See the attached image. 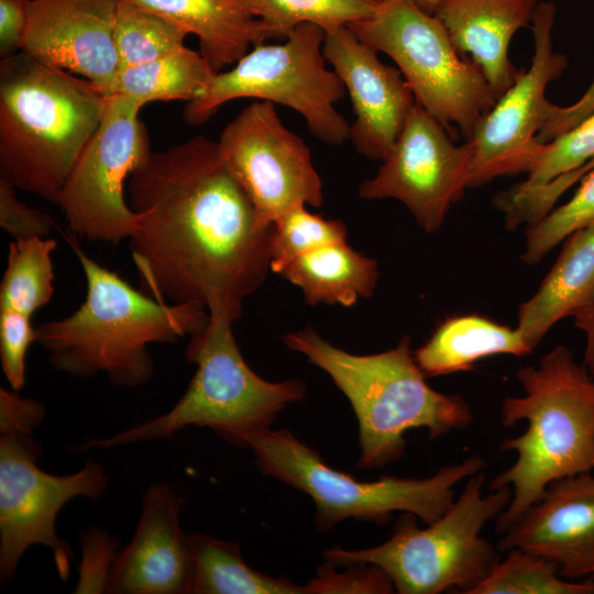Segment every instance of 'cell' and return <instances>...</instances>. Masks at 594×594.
<instances>
[{"instance_id":"obj_5","label":"cell","mask_w":594,"mask_h":594,"mask_svg":"<svg viewBox=\"0 0 594 594\" xmlns=\"http://www.w3.org/2000/svg\"><path fill=\"white\" fill-rule=\"evenodd\" d=\"M107 96L90 81L22 52L0 67V174L15 188L58 204L97 130Z\"/></svg>"},{"instance_id":"obj_7","label":"cell","mask_w":594,"mask_h":594,"mask_svg":"<svg viewBox=\"0 0 594 594\" xmlns=\"http://www.w3.org/2000/svg\"><path fill=\"white\" fill-rule=\"evenodd\" d=\"M44 416L38 400L0 387L1 584L15 578L21 558L34 544L53 551L58 575L67 580L73 552L56 534L57 514L75 497L97 502L108 487L103 466L94 460L69 475H54L37 466L42 447L34 430Z\"/></svg>"},{"instance_id":"obj_9","label":"cell","mask_w":594,"mask_h":594,"mask_svg":"<svg viewBox=\"0 0 594 594\" xmlns=\"http://www.w3.org/2000/svg\"><path fill=\"white\" fill-rule=\"evenodd\" d=\"M237 446L253 451L261 473L311 497L320 531L349 518L385 525L395 512L410 513L425 525L431 524L455 499L454 486L485 468L484 459L473 455L426 479L382 475L374 482H361L328 465L289 430L267 427L250 431Z\"/></svg>"},{"instance_id":"obj_3","label":"cell","mask_w":594,"mask_h":594,"mask_svg":"<svg viewBox=\"0 0 594 594\" xmlns=\"http://www.w3.org/2000/svg\"><path fill=\"white\" fill-rule=\"evenodd\" d=\"M525 394L507 397L501 424H528L525 432L506 439L502 451L516 460L490 483V491L512 488V499L496 517V531L505 532L547 486L560 479L594 471V378L563 344L549 351L538 366L517 372Z\"/></svg>"},{"instance_id":"obj_28","label":"cell","mask_w":594,"mask_h":594,"mask_svg":"<svg viewBox=\"0 0 594 594\" xmlns=\"http://www.w3.org/2000/svg\"><path fill=\"white\" fill-rule=\"evenodd\" d=\"M260 20L264 42L286 40L299 25L311 23L324 32L371 16L377 0H249Z\"/></svg>"},{"instance_id":"obj_37","label":"cell","mask_w":594,"mask_h":594,"mask_svg":"<svg viewBox=\"0 0 594 594\" xmlns=\"http://www.w3.org/2000/svg\"><path fill=\"white\" fill-rule=\"evenodd\" d=\"M594 112V78L583 96L570 106L560 107L550 102L544 123L537 141L544 144L571 130Z\"/></svg>"},{"instance_id":"obj_15","label":"cell","mask_w":594,"mask_h":594,"mask_svg":"<svg viewBox=\"0 0 594 594\" xmlns=\"http://www.w3.org/2000/svg\"><path fill=\"white\" fill-rule=\"evenodd\" d=\"M376 175L359 185L365 200L395 199L418 226L438 231L470 183L472 148L453 143L447 129L416 102Z\"/></svg>"},{"instance_id":"obj_18","label":"cell","mask_w":594,"mask_h":594,"mask_svg":"<svg viewBox=\"0 0 594 594\" xmlns=\"http://www.w3.org/2000/svg\"><path fill=\"white\" fill-rule=\"evenodd\" d=\"M183 499L166 483H152L131 541L116 558L106 593L190 594L195 556L179 521Z\"/></svg>"},{"instance_id":"obj_20","label":"cell","mask_w":594,"mask_h":594,"mask_svg":"<svg viewBox=\"0 0 594 594\" xmlns=\"http://www.w3.org/2000/svg\"><path fill=\"white\" fill-rule=\"evenodd\" d=\"M540 0H441L433 14L460 53L481 69L498 98L522 69L509 59L514 35L531 23Z\"/></svg>"},{"instance_id":"obj_32","label":"cell","mask_w":594,"mask_h":594,"mask_svg":"<svg viewBox=\"0 0 594 594\" xmlns=\"http://www.w3.org/2000/svg\"><path fill=\"white\" fill-rule=\"evenodd\" d=\"M594 223V168L582 180L574 196L529 224L522 260L538 263L550 250L571 234Z\"/></svg>"},{"instance_id":"obj_14","label":"cell","mask_w":594,"mask_h":594,"mask_svg":"<svg viewBox=\"0 0 594 594\" xmlns=\"http://www.w3.org/2000/svg\"><path fill=\"white\" fill-rule=\"evenodd\" d=\"M556 15L553 2L539 1L531 21L529 68L521 70L466 140L472 148L469 188L501 176L528 174L540 156L544 144L538 143L537 135L550 105L546 90L568 65L566 57L553 50Z\"/></svg>"},{"instance_id":"obj_24","label":"cell","mask_w":594,"mask_h":594,"mask_svg":"<svg viewBox=\"0 0 594 594\" xmlns=\"http://www.w3.org/2000/svg\"><path fill=\"white\" fill-rule=\"evenodd\" d=\"M297 286L310 306H353L371 298L378 279L377 261L353 250L348 242L321 246L302 254L279 273Z\"/></svg>"},{"instance_id":"obj_10","label":"cell","mask_w":594,"mask_h":594,"mask_svg":"<svg viewBox=\"0 0 594 594\" xmlns=\"http://www.w3.org/2000/svg\"><path fill=\"white\" fill-rule=\"evenodd\" d=\"M348 28L391 57L415 100L452 136L469 140L498 99L477 65L452 43L440 20L414 0H382Z\"/></svg>"},{"instance_id":"obj_40","label":"cell","mask_w":594,"mask_h":594,"mask_svg":"<svg viewBox=\"0 0 594 594\" xmlns=\"http://www.w3.org/2000/svg\"><path fill=\"white\" fill-rule=\"evenodd\" d=\"M424 11L433 14L441 0H414Z\"/></svg>"},{"instance_id":"obj_2","label":"cell","mask_w":594,"mask_h":594,"mask_svg":"<svg viewBox=\"0 0 594 594\" xmlns=\"http://www.w3.org/2000/svg\"><path fill=\"white\" fill-rule=\"evenodd\" d=\"M65 239L81 266L87 290L73 314L35 327L36 342L56 371L76 378L105 373L116 387L136 388L155 370L150 344L174 343L207 326L206 308L146 296L89 256L76 235Z\"/></svg>"},{"instance_id":"obj_23","label":"cell","mask_w":594,"mask_h":594,"mask_svg":"<svg viewBox=\"0 0 594 594\" xmlns=\"http://www.w3.org/2000/svg\"><path fill=\"white\" fill-rule=\"evenodd\" d=\"M532 352L521 332L477 315L451 317L429 340L414 351L416 363L426 377L471 370L487 356Z\"/></svg>"},{"instance_id":"obj_13","label":"cell","mask_w":594,"mask_h":594,"mask_svg":"<svg viewBox=\"0 0 594 594\" xmlns=\"http://www.w3.org/2000/svg\"><path fill=\"white\" fill-rule=\"evenodd\" d=\"M221 156L248 194L261 229L297 205L320 207L323 185L300 136L282 122L275 103L255 100L222 130Z\"/></svg>"},{"instance_id":"obj_19","label":"cell","mask_w":594,"mask_h":594,"mask_svg":"<svg viewBox=\"0 0 594 594\" xmlns=\"http://www.w3.org/2000/svg\"><path fill=\"white\" fill-rule=\"evenodd\" d=\"M502 535L497 548L503 552L540 556L568 580L594 578V471L550 483Z\"/></svg>"},{"instance_id":"obj_31","label":"cell","mask_w":594,"mask_h":594,"mask_svg":"<svg viewBox=\"0 0 594 594\" xmlns=\"http://www.w3.org/2000/svg\"><path fill=\"white\" fill-rule=\"evenodd\" d=\"M271 271L279 274L296 257L321 246L346 242L348 230L339 219H326L297 205L274 223Z\"/></svg>"},{"instance_id":"obj_39","label":"cell","mask_w":594,"mask_h":594,"mask_svg":"<svg viewBox=\"0 0 594 594\" xmlns=\"http://www.w3.org/2000/svg\"><path fill=\"white\" fill-rule=\"evenodd\" d=\"M574 322L585 336L584 366L594 378V297L574 315Z\"/></svg>"},{"instance_id":"obj_11","label":"cell","mask_w":594,"mask_h":594,"mask_svg":"<svg viewBox=\"0 0 594 594\" xmlns=\"http://www.w3.org/2000/svg\"><path fill=\"white\" fill-rule=\"evenodd\" d=\"M326 32L305 23L278 44H258L234 66L216 73L207 88L187 102L184 119L197 125L218 109L239 98H252L288 107L305 119L311 134L338 146L350 138V124L336 105L346 94L323 55Z\"/></svg>"},{"instance_id":"obj_29","label":"cell","mask_w":594,"mask_h":594,"mask_svg":"<svg viewBox=\"0 0 594 594\" xmlns=\"http://www.w3.org/2000/svg\"><path fill=\"white\" fill-rule=\"evenodd\" d=\"M470 594H594V578L568 580L556 563L512 549Z\"/></svg>"},{"instance_id":"obj_38","label":"cell","mask_w":594,"mask_h":594,"mask_svg":"<svg viewBox=\"0 0 594 594\" xmlns=\"http://www.w3.org/2000/svg\"><path fill=\"white\" fill-rule=\"evenodd\" d=\"M30 0H0V54L2 58L22 50Z\"/></svg>"},{"instance_id":"obj_16","label":"cell","mask_w":594,"mask_h":594,"mask_svg":"<svg viewBox=\"0 0 594 594\" xmlns=\"http://www.w3.org/2000/svg\"><path fill=\"white\" fill-rule=\"evenodd\" d=\"M119 0H30L22 52L114 95L121 63L114 42Z\"/></svg>"},{"instance_id":"obj_12","label":"cell","mask_w":594,"mask_h":594,"mask_svg":"<svg viewBox=\"0 0 594 594\" xmlns=\"http://www.w3.org/2000/svg\"><path fill=\"white\" fill-rule=\"evenodd\" d=\"M141 108L120 94L107 97L101 121L63 186L57 205L77 238L118 244L136 228L124 183L152 152Z\"/></svg>"},{"instance_id":"obj_22","label":"cell","mask_w":594,"mask_h":594,"mask_svg":"<svg viewBox=\"0 0 594 594\" xmlns=\"http://www.w3.org/2000/svg\"><path fill=\"white\" fill-rule=\"evenodd\" d=\"M594 297V223L564 240L554 265L536 294L520 305L517 329L534 350L559 320Z\"/></svg>"},{"instance_id":"obj_41","label":"cell","mask_w":594,"mask_h":594,"mask_svg":"<svg viewBox=\"0 0 594 594\" xmlns=\"http://www.w3.org/2000/svg\"><path fill=\"white\" fill-rule=\"evenodd\" d=\"M591 162L594 164V158Z\"/></svg>"},{"instance_id":"obj_34","label":"cell","mask_w":594,"mask_h":594,"mask_svg":"<svg viewBox=\"0 0 594 594\" xmlns=\"http://www.w3.org/2000/svg\"><path fill=\"white\" fill-rule=\"evenodd\" d=\"M81 562L76 594L106 593L119 541L103 529L91 526L79 536Z\"/></svg>"},{"instance_id":"obj_27","label":"cell","mask_w":594,"mask_h":594,"mask_svg":"<svg viewBox=\"0 0 594 594\" xmlns=\"http://www.w3.org/2000/svg\"><path fill=\"white\" fill-rule=\"evenodd\" d=\"M56 246L50 237L10 242L0 283V309L32 317L51 301L55 277L52 256Z\"/></svg>"},{"instance_id":"obj_36","label":"cell","mask_w":594,"mask_h":594,"mask_svg":"<svg viewBox=\"0 0 594 594\" xmlns=\"http://www.w3.org/2000/svg\"><path fill=\"white\" fill-rule=\"evenodd\" d=\"M0 227L13 240L48 238L54 222L46 212L22 202L15 187L0 177Z\"/></svg>"},{"instance_id":"obj_8","label":"cell","mask_w":594,"mask_h":594,"mask_svg":"<svg viewBox=\"0 0 594 594\" xmlns=\"http://www.w3.org/2000/svg\"><path fill=\"white\" fill-rule=\"evenodd\" d=\"M232 326L224 317L209 316L207 326L190 336L186 359L197 371L169 411L109 438L87 440L77 449L167 439L188 426L210 428L237 446L241 436L270 427L287 405L304 399L307 389L302 382H270L248 365Z\"/></svg>"},{"instance_id":"obj_17","label":"cell","mask_w":594,"mask_h":594,"mask_svg":"<svg viewBox=\"0 0 594 594\" xmlns=\"http://www.w3.org/2000/svg\"><path fill=\"white\" fill-rule=\"evenodd\" d=\"M322 51L352 102L349 140L362 156L383 161L416 105L413 91L348 26L326 32Z\"/></svg>"},{"instance_id":"obj_21","label":"cell","mask_w":594,"mask_h":594,"mask_svg":"<svg viewBox=\"0 0 594 594\" xmlns=\"http://www.w3.org/2000/svg\"><path fill=\"white\" fill-rule=\"evenodd\" d=\"M198 37L215 73L238 62L250 46L264 43L249 0H125Z\"/></svg>"},{"instance_id":"obj_25","label":"cell","mask_w":594,"mask_h":594,"mask_svg":"<svg viewBox=\"0 0 594 594\" xmlns=\"http://www.w3.org/2000/svg\"><path fill=\"white\" fill-rule=\"evenodd\" d=\"M195 573L190 594H309L310 585L252 569L237 542L190 534Z\"/></svg>"},{"instance_id":"obj_42","label":"cell","mask_w":594,"mask_h":594,"mask_svg":"<svg viewBox=\"0 0 594 594\" xmlns=\"http://www.w3.org/2000/svg\"><path fill=\"white\" fill-rule=\"evenodd\" d=\"M377 1H382V0H377Z\"/></svg>"},{"instance_id":"obj_35","label":"cell","mask_w":594,"mask_h":594,"mask_svg":"<svg viewBox=\"0 0 594 594\" xmlns=\"http://www.w3.org/2000/svg\"><path fill=\"white\" fill-rule=\"evenodd\" d=\"M32 317L11 309H0V360L3 374L14 391L25 384V356L36 342Z\"/></svg>"},{"instance_id":"obj_33","label":"cell","mask_w":594,"mask_h":594,"mask_svg":"<svg viewBox=\"0 0 594 594\" xmlns=\"http://www.w3.org/2000/svg\"><path fill=\"white\" fill-rule=\"evenodd\" d=\"M594 158V112L571 130L544 143L540 156L518 184L521 188L544 186Z\"/></svg>"},{"instance_id":"obj_26","label":"cell","mask_w":594,"mask_h":594,"mask_svg":"<svg viewBox=\"0 0 594 594\" xmlns=\"http://www.w3.org/2000/svg\"><path fill=\"white\" fill-rule=\"evenodd\" d=\"M216 73L201 53L186 45L156 59L122 68L116 94L141 105L199 97Z\"/></svg>"},{"instance_id":"obj_4","label":"cell","mask_w":594,"mask_h":594,"mask_svg":"<svg viewBox=\"0 0 594 594\" xmlns=\"http://www.w3.org/2000/svg\"><path fill=\"white\" fill-rule=\"evenodd\" d=\"M283 341L324 371L349 399L359 425L360 469H381L403 458L410 429L425 428L436 439L474 419L463 397L428 385L409 336L391 350L365 355L334 346L311 327L288 332Z\"/></svg>"},{"instance_id":"obj_6","label":"cell","mask_w":594,"mask_h":594,"mask_svg":"<svg viewBox=\"0 0 594 594\" xmlns=\"http://www.w3.org/2000/svg\"><path fill=\"white\" fill-rule=\"evenodd\" d=\"M485 474L468 477L451 506L425 528L404 513L384 543L361 550L339 547L323 552L337 566L371 564L384 571L399 594H439L451 588L470 594L499 561L481 532L509 504L510 487L483 494Z\"/></svg>"},{"instance_id":"obj_30","label":"cell","mask_w":594,"mask_h":594,"mask_svg":"<svg viewBox=\"0 0 594 594\" xmlns=\"http://www.w3.org/2000/svg\"><path fill=\"white\" fill-rule=\"evenodd\" d=\"M187 33L144 8L119 0L114 42L121 69L169 54L185 45Z\"/></svg>"},{"instance_id":"obj_1","label":"cell","mask_w":594,"mask_h":594,"mask_svg":"<svg viewBox=\"0 0 594 594\" xmlns=\"http://www.w3.org/2000/svg\"><path fill=\"white\" fill-rule=\"evenodd\" d=\"M138 224L129 238L142 284L155 298L235 322L271 271L274 227L204 135L151 152L128 184Z\"/></svg>"}]
</instances>
